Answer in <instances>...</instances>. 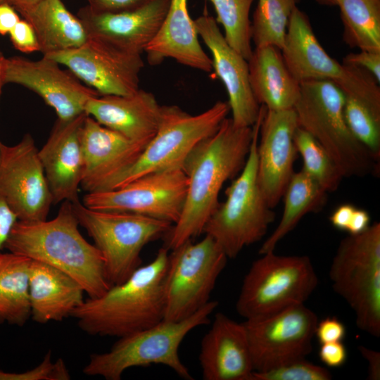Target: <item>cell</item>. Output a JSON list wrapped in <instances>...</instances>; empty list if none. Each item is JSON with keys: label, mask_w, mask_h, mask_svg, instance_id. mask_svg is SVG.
I'll use <instances>...</instances> for the list:
<instances>
[{"label": "cell", "mask_w": 380, "mask_h": 380, "mask_svg": "<svg viewBox=\"0 0 380 380\" xmlns=\"http://www.w3.org/2000/svg\"><path fill=\"white\" fill-rule=\"evenodd\" d=\"M253 134V126L238 127L226 118L188 156L182 165L188 179L185 201L179 220L165 236L169 250L203 233L220 203L219 193L224 183L243 168Z\"/></svg>", "instance_id": "6da1fadb"}, {"label": "cell", "mask_w": 380, "mask_h": 380, "mask_svg": "<svg viewBox=\"0 0 380 380\" xmlns=\"http://www.w3.org/2000/svg\"><path fill=\"white\" fill-rule=\"evenodd\" d=\"M79 225L72 203L64 201L52 220H18L4 248L61 270L75 279L89 298H97L111 285L100 251L83 237Z\"/></svg>", "instance_id": "7a4b0ae2"}, {"label": "cell", "mask_w": 380, "mask_h": 380, "mask_svg": "<svg viewBox=\"0 0 380 380\" xmlns=\"http://www.w3.org/2000/svg\"><path fill=\"white\" fill-rule=\"evenodd\" d=\"M168 251L160 248L153 260L139 266L125 281L99 297L84 300L70 315L79 327L90 335L120 338L162 321Z\"/></svg>", "instance_id": "3957f363"}, {"label": "cell", "mask_w": 380, "mask_h": 380, "mask_svg": "<svg viewBox=\"0 0 380 380\" xmlns=\"http://www.w3.org/2000/svg\"><path fill=\"white\" fill-rule=\"evenodd\" d=\"M346 96L332 82H300L294 106L298 127L310 134L334 160L343 177L377 175L379 162L353 135L346 122Z\"/></svg>", "instance_id": "277c9868"}, {"label": "cell", "mask_w": 380, "mask_h": 380, "mask_svg": "<svg viewBox=\"0 0 380 380\" xmlns=\"http://www.w3.org/2000/svg\"><path fill=\"white\" fill-rule=\"evenodd\" d=\"M218 305L217 301L210 300L183 320L163 319L150 327L118 338L109 351L91 354L83 373L120 380L129 368L156 364L170 367L182 379H194L179 357V348L191 330L209 322L210 315Z\"/></svg>", "instance_id": "5b68a950"}, {"label": "cell", "mask_w": 380, "mask_h": 380, "mask_svg": "<svg viewBox=\"0 0 380 380\" xmlns=\"http://www.w3.org/2000/svg\"><path fill=\"white\" fill-rule=\"evenodd\" d=\"M261 109L253 125V139L241 174L227 187L226 200L219 203L203 231L217 242L228 258H235L243 248L260 241L275 219L258 182L257 146L265 108Z\"/></svg>", "instance_id": "8992f818"}, {"label": "cell", "mask_w": 380, "mask_h": 380, "mask_svg": "<svg viewBox=\"0 0 380 380\" xmlns=\"http://www.w3.org/2000/svg\"><path fill=\"white\" fill-rule=\"evenodd\" d=\"M79 224L100 251L111 286L125 281L141 264L143 248L165 236L173 224L139 214L95 210L79 200L72 203Z\"/></svg>", "instance_id": "52a82bcc"}, {"label": "cell", "mask_w": 380, "mask_h": 380, "mask_svg": "<svg viewBox=\"0 0 380 380\" xmlns=\"http://www.w3.org/2000/svg\"><path fill=\"white\" fill-rule=\"evenodd\" d=\"M329 278L334 291L353 310L357 327L380 336V223L340 242Z\"/></svg>", "instance_id": "ba28073f"}, {"label": "cell", "mask_w": 380, "mask_h": 380, "mask_svg": "<svg viewBox=\"0 0 380 380\" xmlns=\"http://www.w3.org/2000/svg\"><path fill=\"white\" fill-rule=\"evenodd\" d=\"M230 111L228 102L217 101L205 111L191 115L177 106H161L153 137L136 161L101 191L121 187L148 173L182 167L192 150L212 135Z\"/></svg>", "instance_id": "9c48e42d"}, {"label": "cell", "mask_w": 380, "mask_h": 380, "mask_svg": "<svg viewBox=\"0 0 380 380\" xmlns=\"http://www.w3.org/2000/svg\"><path fill=\"white\" fill-rule=\"evenodd\" d=\"M246 274L236 310L246 319L302 304L315 290L318 279L309 257L261 255Z\"/></svg>", "instance_id": "30bf717a"}, {"label": "cell", "mask_w": 380, "mask_h": 380, "mask_svg": "<svg viewBox=\"0 0 380 380\" xmlns=\"http://www.w3.org/2000/svg\"><path fill=\"white\" fill-rule=\"evenodd\" d=\"M227 256L209 235L187 241L169 254L163 279L164 318L181 321L210 301Z\"/></svg>", "instance_id": "8fae6325"}, {"label": "cell", "mask_w": 380, "mask_h": 380, "mask_svg": "<svg viewBox=\"0 0 380 380\" xmlns=\"http://www.w3.org/2000/svg\"><path fill=\"white\" fill-rule=\"evenodd\" d=\"M285 63L300 83L310 80L334 82L347 96L373 103L380 97V87L367 71L341 64L331 58L317 40L307 15L293 11L284 44L281 49Z\"/></svg>", "instance_id": "7c38bea8"}, {"label": "cell", "mask_w": 380, "mask_h": 380, "mask_svg": "<svg viewBox=\"0 0 380 380\" xmlns=\"http://www.w3.org/2000/svg\"><path fill=\"white\" fill-rule=\"evenodd\" d=\"M188 179L182 167L142 175L114 189L87 192L86 207L127 212L175 224L185 201Z\"/></svg>", "instance_id": "4fadbf2b"}, {"label": "cell", "mask_w": 380, "mask_h": 380, "mask_svg": "<svg viewBox=\"0 0 380 380\" xmlns=\"http://www.w3.org/2000/svg\"><path fill=\"white\" fill-rule=\"evenodd\" d=\"M317 322L316 314L304 303L246 319L243 324L253 370L265 371L305 357L312 351Z\"/></svg>", "instance_id": "5bb4252c"}, {"label": "cell", "mask_w": 380, "mask_h": 380, "mask_svg": "<svg viewBox=\"0 0 380 380\" xmlns=\"http://www.w3.org/2000/svg\"><path fill=\"white\" fill-rule=\"evenodd\" d=\"M65 65L100 95H129L138 91L144 66L141 54L120 49L89 37L79 47L46 55Z\"/></svg>", "instance_id": "9a60e30c"}, {"label": "cell", "mask_w": 380, "mask_h": 380, "mask_svg": "<svg viewBox=\"0 0 380 380\" xmlns=\"http://www.w3.org/2000/svg\"><path fill=\"white\" fill-rule=\"evenodd\" d=\"M0 192L18 220L47 219L53 197L38 149L30 134L13 146L3 144Z\"/></svg>", "instance_id": "2e32d148"}, {"label": "cell", "mask_w": 380, "mask_h": 380, "mask_svg": "<svg viewBox=\"0 0 380 380\" xmlns=\"http://www.w3.org/2000/svg\"><path fill=\"white\" fill-rule=\"evenodd\" d=\"M60 65L46 56L37 61L23 56L6 58L4 82L35 92L56 111L58 119L71 120L85 113L89 100L100 94Z\"/></svg>", "instance_id": "e0dca14e"}, {"label": "cell", "mask_w": 380, "mask_h": 380, "mask_svg": "<svg viewBox=\"0 0 380 380\" xmlns=\"http://www.w3.org/2000/svg\"><path fill=\"white\" fill-rule=\"evenodd\" d=\"M298 127L294 108L272 110L265 108L257 146V175L271 208L281 201L294 173L298 152L293 137Z\"/></svg>", "instance_id": "ac0fdd59"}, {"label": "cell", "mask_w": 380, "mask_h": 380, "mask_svg": "<svg viewBox=\"0 0 380 380\" xmlns=\"http://www.w3.org/2000/svg\"><path fill=\"white\" fill-rule=\"evenodd\" d=\"M194 22L198 36L211 53L213 69L226 88L234 125L252 127L261 106L251 90L248 61L227 43L213 16L204 13Z\"/></svg>", "instance_id": "d6986e66"}, {"label": "cell", "mask_w": 380, "mask_h": 380, "mask_svg": "<svg viewBox=\"0 0 380 380\" xmlns=\"http://www.w3.org/2000/svg\"><path fill=\"white\" fill-rule=\"evenodd\" d=\"M84 168L80 186L99 191L130 167L148 143L131 140L87 115L82 128Z\"/></svg>", "instance_id": "ffe728a7"}, {"label": "cell", "mask_w": 380, "mask_h": 380, "mask_svg": "<svg viewBox=\"0 0 380 380\" xmlns=\"http://www.w3.org/2000/svg\"><path fill=\"white\" fill-rule=\"evenodd\" d=\"M170 0H152L129 11L99 13L87 6L77 16L89 37L120 49L141 54L157 33L167 11Z\"/></svg>", "instance_id": "44dd1931"}, {"label": "cell", "mask_w": 380, "mask_h": 380, "mask_svg": "<svg viewBox=\"0 0 380 380\" xmlns=\"http://www.w3.org/2000/svg\"><path fill=\"white\" fill-rule=\"evenodd\" d=\"M87 116L57 119L38 154L48 182L53 202L78 201V188L83 175L84 160L81 132Z\"/></svg>", "instance_id": "7402d4cb"}, {"label": "cell", "mask_w": 380, "mask_h": 380, "mask_svg": "<svg viewBox=\"0 0 380 380\" xmlns=\"http://www.w3.org/2000/svg\"><path fill=\"white\" fill-rule=\"evenodd\" d=\"M198 358L204 380H250L254 371L243 324L221 312L202 338Z\"/></svg>", "instance_id": "603a6c76"}, {"label": "cell", "mask_w": 380, "mask_h": 380, "mask_svg": "<svg viewBox=\"0 0 380 380\" xmlns=\"http://www.w3.org/2000/svg\"><path fill=\"white\" fill-rule=\"evenodd\" d=\"M160 113L154 95L141 89L129 95L94 96L85 107V113L102 125L131 140L146 143L157 131Z\"/></svg>", "instance_id": "cb8c5ba5"}, {"label": "cell", "mask_w": 380, "mask_h": 380, "mask_svg": "<svg viewBox=\"0 0 380 380\" xmlns=\"http://www.w3.org/2000/svg\"><path fill=\"white\" fill-rule=\"evenodd\" d=\"M188 0H170L166 15L144 52L150 65L168 58L184 65L213 70L211 58L201 47L194 20L188 11Z\"/></svg>", "instance_id": "d4e9b609"}, {"label": "cell", "mask_w": 380, "mask_h": 380, "mask_svg": "<svg viewBox=\"0 0 380 380\" xmlns=\"http://www.w3.org/2000/svg\"><path fill=\"white\" fill-rule=\"evenodd\" d=\"M31 316L40 324L61 321L84 300V290L72 277L32 260L29 279Z\"/></svg>", "instance_id": "484cf974"}, {"label": "cell", "mask_w": 380, "mask_h": 380, "mask_svg": "<svg viewBox=\"0 0 380 380\" xmlns=\"http://www.w3.org/2000/svg\"><path fill=\"white\" fill-rule=\"evenodd\" d=\"M248 63L251 90L260 106L272 110L294 108L300 83L287 68L279 49L256 47Z\"/></svg>", "instance_id": "4316f807"}, {"label": "cell", "mask_w": 380, "mask_h": 380, "mask_svg": "<svg viewBox=\"0 0 380 380\" xmlns=\"http://www.w3.org/2000/svg\"><path fill=\"white\" fill-rule=\"evenodd\" d=\"M16 11L33 27L43 56L79 47L89 38L80 20L62 0H42Z\"/></svg>", "instance_id": "83f0119b"}, {"label": "cell", "mask_w": 380, "mask_h": 380, "mask_svg": "<svg viewBox=\"0 0 380 380\" xmlns=\"http://www.w3.org/2000/svg\"><path fill=\"white\" fill-rule=\"evenodd\" d=\"M327 192L302 169L293 173L285 189L284 210L280 221L262 244L260 255L274 251L279 242L291 232L305 215L322 209Z\"/></svg>", "instance_id": "f1b7e54d"}, {"label": "cell", "mask_w": 380, "mask_h": 380, "mask_svg": "<svg viewBox=\"0 0 380 380\" xmlns=\"http://www.w3.org/2000/svg\"><path fill=\"white\" fill-rule=\"evenodd\" d=\"M31 262L21 255L0 252V323L22 327L30 317Z\"/></svg>", "instance_id": "f546056e"}, {"label": "cell", "mask_w": 380, "mask_h": 380, "mask_svg": "<svg viewBox=\"0 0 380 380\" xmlns=\"http://www.w3.org/2000/svg\"><path fill=\"white\" fill-rule=\"evenodd\" d=\"M340 8L343 39L350 47L380 52V0H317Z\"/></svg>", "instance_id": "4dcf8cb0"}, {"label": "cell", "mask_w": 380, "mask_h": 380, "mask_svg": "<svg viewBox=\"0 0 380 380\" xmlns=\"http://www.w3.org/2000/svg\"><path fill=\"white\" fill-rule=\"evenodd\" d=\"M299 0H258L251 25L255 48L284 44L291 15Z\"/></svg>", "instance_id": "1f68e13d"}, {"label": "cell", "mask_w": 380, "mask_h": 380, "mask_svg": "<svg viewBox=\"0 0 380 380\" xmlns=\"http://www.w3.org/2000/svg\"><path fill=\"white\" fill-rule=\"evenodd\" d=\"M293 141L303 160L302 170L327 193L337 190L343 176L324 147L300 127L295 132Z\"/></svg>", "instance_id": "d6a6232c"}, {"label": "cell", "mask_w": 380, "mask_h": 380, "mask_svg": "<svg viewBox=\"0 0 380 380\" xmlns=\"http://www.w3.org/2000/svg\"><path fill=\"white\" fill-rule=\"evenodd\" d=\"M216 12V21L224 29L227 43L247 61L251 58L250 10L254 0H208Z\"/></svg>", "instance_id": "836d02e7"}, {"label": "cell", "mask_w": 380, "mask_h": 380, "mask_svg": "<svg viewBox=\"0 0 380 380\" xmlns=\"http://www.w3.org/2000/svg\"><path fill=\"white\" fill-rule=\"evenodd\" d=\"M344 116L353 135L379 162L380 111L365 102L346 96Z\"/></svg>", "instance_id": "e575fe53"}, {"label": "cell", "mask_w": 380, "mask_h": 380, "mask_svg": "<svg viewBox=\"0 0 380 380\" xmlns=\"http://www.w3.org/2000/svg\"><path fill=\"white\" fill-rule=\"evenodd\" d=\"M331 378L328 369L314 365L304 357L265 371H253L250 380H329Z\"/></svg>", "instance_id": "d590c367"}, {"label": "cell", "mask_w": 380, "mask_h": 380, "mask_svg": "<svg viewBox=\"0 0 380 380\" xmlns=\"http://www.w3.org/2000/svg\"><path fill=\"white\" fill-rule=\"evenodd\" d=\"M70 374L61 358L51 360L49 352L42 362L34 368L24 372H6L0 369V380H69Z\"/></svg>", "instance_id": "8d00e7d4"}, {"label": "cell", "mask_w": 380, "mask_h": 380, "mask_svg": "<svg viewBox=\"0 0 380 380\" xmlns=\"http://www.w3.org/2000/svg\"><path fill=\"white\" fill-rule=\"evenodd\" d=\"M13 47L23 53L39 51V46L35 32L25 20L20 19L9 32Z\"/></svg>", "instance_id": "74e56055"}, {"label": "cell", "mask_w": 380, "mask_h": 380, "mask_svg": "<svg viewBox=\"0 0 380 380\" xmlns=\"http://www.w3.org/2000/svg\"><path fill=\"white\" fill-rule=\"evenodd\" d=\"M343 64L363 69L380 82V52L360 50L350 53L343 58Z\"/></svg>", "instance_id": "f35d334b"}, {"label": "cell", "mask_w": 380, "mask_h": 380, "mask_svg": "<svg viewBox=\"0 0 380 380\" xmlns=\"http://www.w3.org/2000/svg\"><path fill=\"white\" fill-rule=\"evenodd\" d=\"M346 334L345 325L335 317H328L317 322L315 332L319 344L342 341Z\"/></svg>", "instance_id": "ab89813d"}, {"label": "cell", "mask_w": 380, "mask_h": 380, "mask_svg": "<svg viewBox=\"0 0 380 380\" xmlns=\"http://www.w3.org/2000/svg\"><path fill=\"white\" fill-rule=\"evenodd\" d=\"M87 6L99 13H118L139 8L152 0H86Z\"/></svg>", "instance_id": "60d3db41"}, {"label": "cell", "mask_w": 380, "mask_h": 380, "mask_svg": "<svg viewBox=\"0 0 380 380\" xmlns=\"http://www.w3.org/2000/svg\"><path fill=\"white\" fill-rule=\"evenodd\" d=\"M318 356L325 365L339 367L347 360V350L342 341L326 343L320 344Z\"/></svg>", "instance_id": "b9f144b4"}, {"label": "cell", "mask_w": 380, "mask_h": 380, "mask_svg": "<svg viewBox=\"0 0 380 380\" xmlns=\"http://www.w3.org/2000/svg\"><path fill=\"white\" fill-rule=\"evenodd\" d=\"M18 219L0 192V252Z\"/></svg>", "instance_id": "7bdbcfd3"}, {"label": "cell", "mask_w": 380, "mask_h": 380, "mask_svg": "<svg viewBox=\"0 0 380 380\" xmlns=\"http://www.w3.org/2000/svg\"><path fill=\"white\" fill-rule=\"evenodd\" d=\"M356 207L350 203L338 205L329 216V221L337 229L348 232Z\"/></svg>", "instance_id": "ee69618b"}, {"label": "cell", "mask_w": 380, "mask_h": 380, "mask_svg": "<svg viewBox=\"0 0 380 380\" xmlns=\"http://www.w3.org/2000/svg\"><path fill=\"white\" fill-rule=\"evenodd\" d=\"M20 20L18 12L7 2L0 4V34H9Z\"/></svg>", "instance_id": "f6af8a7d"}, {"label": "cell", "mask_w": 380, "mask_h": 380, "mask_svg": "<svg viewBox=\"0 0 380 380\" xmlns=\"http://www.w3.org/2000/svg\"><path fill=\"white\" fill-rule=\"evenodd\" d=\"M358 350L361 355L368 362V379L371 380L380 379V353L374 350L360 346Z\"/></svg>", "instance_id": "bcb514c9"}, {"label": "cell", "mask_w": 380, "mask_h": 380, "mask_svg": "<svg viewBox=\"0 0 380 380\" xmlns=\"http://www.w3.org/2000/svg\"><path fill=\"white\" fill-rule=\"evenodd\" d=\"M370 215L367 210L356 207L348 233L358 234L363 232L370 226Z\"/></svg>", "instance_id": "7dc6e473"}, {"label": "cell", "mask_w": 380, "mask_h": 380, "mask_svg": "<svg viewBox=\"0 0 380 380\" xmlns=\"http://www.w3.org/2000/svg\"><path fill=\"white\" fill-rule=\"evenodd\" d=\"M42 0H6V2L13 6L15 10L35 4Z\"/></svg>", "instance_id": "c3c4849f"}, {"label": "cell", "mask_w": 380, "mask_h": 380, "mask_svg": "<svg viewBox=\"0 0 380 380\" xmlns=\"http://www.w3.org/2000/svg\"><path fill=\"white\" fill-rule=\"evenodd\" d=\"M6 57L4 56L3 53L0 50V97L2 91L3 86L4 85V67Z\"/></svg>", "instance_id": "681fc988"}, {"label": "cell", "mask_w": 380, "mask_h": 380, "mask_svg": "<svg viewBox=\"0 0 380 380\" xmlns=\"http://www.w3.org/2000/svg\"><path fill=\"white\" fill-rule=\"evenodd\" d=\"M2 146H3V144L0 141V158H1Z\"/></svg>", "instance_id": "f907efd6"}, {"label": "cell", "mask_w": 380, "mask_h": 380, "mask_svg": "<svg viewBox=\"0 0 380 380\" xmlns=\"http://www.w3.org/2000/svg\"><path fill=\"white\" fill-rule=\"evenodd\" d=\"M3 2H6V0H0V4Z\"/></svg>", "instance_id": "816d5d0a"}]
</instances>
